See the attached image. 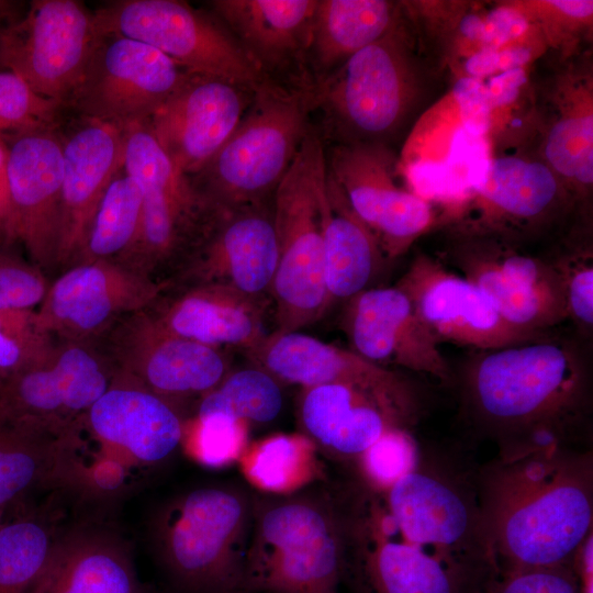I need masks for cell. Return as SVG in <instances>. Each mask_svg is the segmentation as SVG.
I'll list each match as a JSON object with an SVG mask.
<instances>
[{
    "instance_id": "1",
    "label": "cell",
    "mask_w": 593,
    "mask_h": 593,
    "mask_svg": "<svg viewBox=\"0 0 593 593\" xmlns=\"http://www.w3.org/2000/svg\"><path fill=\"white\" fill-rule=\"evenodd\" d=\"M475 473L419 447L414 467L387 488L357 478L331 489L354 593H486L499 569Z\"/></svg>"
},
{
    "instance_id": "2",
    "label": "cell",
    "mask_w": 593,
    "mask_h": 593,
    "mask_svg": "<svg viewBox=\"0 0 593 593\" xmlns=\"http://www.w3.org/2000/svg\"><path fill=\"white\" fill-rule=\"evenodd\" d=\"M475 482L499 572L575 562L591 537V451L552 445L499 452L477 469Z\"/></svg>"
},
{
    "instance_id": "3",
    "label": "cell",
    "mask_w": 593,
    "mask_h": 593,
    "mask_svg": "<svg viewBox=\"0 0 593 593\" xmlns=\"http://www.w3.org/2000/svg\"><path fill=\"white\" fill-rule=\"evenodd\" d=\"M586 396L580 356L548 337L479 351L462 377L465 407L499 452L568 445Z\"/></svg>"
},
{
    "instance_id": "4",
    "label": "cell",
    "mask_w": 593,
    "mask_h": 593,
    "mask_svg": "<svg viewBox=\"0 0 593 593\" xmlns=\"http://www.w3.org/2000/svg\"><path fill=\"white\" fill-rule=\"evenodd\" d=\"M313 110L312 81L288 86L269 77L230 138L190 178L193 186L224 211L270 201L311 131Z\"/></svg>"
},
{
    "instance_id": "5",
    "label": "cell",
    "mask_w": 593,
    "mask_h": 593,
    "mask_svg": "<svg viewBox=\"0 0 593 593\" xmlns=\"http://www.w3.org/2000/svg\"><path fill=\"white\" fill-rule=\"evenodd\" d=\"M343 545L331 489L255 493L245 593H339Z\"/></svg>"
},
{
    "instance_id": "6",
    "label": "cell",
    "mask_w": 593,
    "mask_h": 593,
    "mask_svg": "<svg viewBox=\"0 0 593 593\" xmlns=\"http://www.w3.org/2000/svg\"><path fill=\"white\" fill-rule=\"evenodd\" d=\"M255 493L208 485L168 503L153 525L159 563L182 593H245Z\"/></svg>"
},
{
    "instance_id": "7",
    "label": "cell",
    "mask_w": 593,
    "mask_h": 593,
    "mask_svg": "<svg viewBox=\"0 0 593 593\" xmlns=\"http://www.w3.org/2000/svg\"><path fill=\"white\" fill-rule=\"evenodd\" d=\"M327 161L310 131L272 195L278 262L270 291L276 332L301 331L332 305L324 278Z\"/></svg>"
},
{
    "instance_id": "8",
    "label": "cell",
    "mask_w": 593,
    "mask_h": 593,
    "mask_svg": "<svg viewBox=\"0 0 593 593\" xmlns=\"http://www.w3.org/2000/svg\"><path fill=\"white\" fill-rule=\"evenodd\" d=\"M122 169L143 200L136 239L115 261L166 288L223 211L175 168L145 122L123 130Z\"/></svg>"
},
{
    "instance_id": "9",
    "label": "cell",
    "mask_w": 593,
    "mask_h": 593,
    "mask_svg": "<svg viewBox=\"0 0 593 593\" xmlns=\"http://www.w3.org/2000/svg\"><path fill=\"white\" fill-rule=\"evenodd\" d=\"M398 22L324 78L312 81L321 109L342 144L385 145L404 127L421 93V76Z\"/></svg>"
},
{
    "instance_id": "10",
    "label": "cell",
    "mask_w": 593,
    "mask_h": 593,
    "mask_svg": "<svg viewBox=\"0 0 593 593\" xmlns=\"http://www.w3.org/2000/svg\"><path fill=\"white\" fill-rule=\"evenodd\" d=\"M93 14L99 33L145 43L188 72L223 78L254 92L269 78L215 15L184 1L115 0Z\"/></svg>"
},
{
    "instance_id": "11",
    "label": "cell",
    "mask_w": 593,
    "mask_h": 593,
    "mask_svg": "<svg viewBox=\"0 0 593 593\" xmlns=\"http://www.w3.org/2000/svg\"><path fill=\"white\" fill-rule=\"evenodd\" d=\"M113 378L96 342L56 339L43 361L0 380V421L80 440L89 410Z\"/></svg>"
},
{
    "instance_id": "12",
    "label": "cell",
    "mask_w": 593,
    "mask_h": 593,
    "mask_svg": "<svg viewBox=\"0 0 593 593\" xmlns=\"http://www.w3.org/2000/svg\"><path fill=\"white\" fill-rule=\"evenodd\" d=\"M114 374L168 401L198 402L231 371L221 348L208 346L165 328L144 310L115 323L96 342Z\"/></svg>"
},
{
    "instance_id": "13",
    "label": "cell",
    "mask_w": 593,
    "mask_h": 593,
    "mask_svg": "<svg viewBox=\"0 0 593 593\" xmlns=\"http://www.w3.org/2000/svg\"><path fill=\"white\" fill-rule=\"evenodd\" d=\"M189 74L145 43L100 33L66 108L124 130L149 120Z\"/></svg>"
},
{
    "instance_id": "14",
    "label": "cell",
    "mask_w": 593,
    "mask_h": 593,
    "mask_svg": "<svg viewBox=\"0 0 593 593\" xmlns=\"http://www.w3.org/2000/svg\"><path fill=\"white\" fill-rule=\"evenodd\" d=\"M99 36L94 14L82 2L35 0L0 31V68L66 107Z\"/></svg>"
},
{
    "instance_id": "15",
    "label": "cell",
    "mask_w": 593,
    "mask_h": 593,
    "mask_svg": "<svg viewBox=\"0 0 593 593\" xmlns=\"http://www.w3.org/2000/svg\"><path fill=\"white\" fill-rule=\"evenodd\" d=\"M164 290L115 260L79 262L49 282L36 315L56 339L97 342L121 318L150 309Z\"/></svg>"
},
{
    "instance_id": "16",
    "label": "cell",
    "mask_w": 593,
    "mask_h": 593,
    "mask_svg": "<svg viewBox=\"0 0 593 593\" xmlns=\"http://www.w3.org/2000/svg\"><path fill=\"white\" fill-rule=\"evenodd\" d=\"M396 286L438 345L488 351L548 337L508 324L479 287L426 255L413 259Z\"/></svg>"
},
{
    "instance_id": "17",
    "label": "cell",
    "mask_w": 593,
    "mask_h": 593,
    "mask_svg": "<svg viewBox=\"0 0 593 593\" xmlns=\"http://www.w3.org/2000/svg\"><path fill=\"white\" fill-rule=\"evenodd\" d=\"M421 404L414 388L389 390L331 383L302 391L299 417L302 433L339 460L356 461L385 433L412 429Z\"/></svg>"
},
{
    "instance_id": "18",
    "label": "cell",
    "mask_w": 593,
    "mask_h": 593,
    "mask_svg": "<svg viewBox=\"0 0 593 593\" xmlns=\"http://www.w3.org/2000/svg\"><path fill=\"white\" fill-rule=\"evenodd\" d=\"M277 262L271 199L223 211L167 288L211 283L271 302Z\"/></svg>"
},
{
    "instance_id": "19",
    "label": "cell",
    "mask_w": 593,
    "mask_h": 593,
    "mask_svg": "<svg viewBox=\"0 0 593 593\" xmlns=\"http://www.w3.org/2000/svg\"><path fill=\"white\" fill-rule=\"evenodd\" d=\"M59 127L3 136L9 147L12 240L46 275L56 270L59 238L63 181Z\"/></svg>"
},
{
    "instance_id": "20",
    "label": "cell",
    "mask_w": 593,
    "mask_h": 593,
    "mask_svg": "<svg viewBox=\"0 0 593 593\" xmlns=\"http://www.w3.org/2000/svg\"><path fill=\"white\" fill-rule=\"evenodd\" d=\"M327 170L387 259L405 254L433 223L430 204L395 183L393 161L384 146L340 144Z\"/></svg>"
},
{
    "instance_id": "21",
    "label": "cell",
    "mask_w": 593,
    "mask_h": 593,
    "mask_svg": "<svg viewBox=\"0 0 593 593\" xmlns=\"http://www.w3.org/2000/svg\"><path fill=\"white\" fill-rule=\"evenodd\" d=\"M449 259L458 273L479 287L515 328L546 334L568 318L553 264L483 240L462 244Z\"/></svg>"
},
{
    "instance_id": "22",
    "label": "cell",
    "mask_w": 593,
    "mask_h": 593,
    "mask_svg": "<svg viewBox=\"0 0 593 593\" xmlns=\"http://www.w3.org/2000/svg\"><path fill=\"white\" fill-rule=\"evenodd\" d=\"M254 93L223 78L190 72L146 124L175 168L191 178L230 138Z\"/></svg>"
},
{
    "instance_id": "23",
    "label": "cell",
    "mask_w": 593,
    "mask_h": 593,
    "mask_svg": "<svg viewBox=\"0 0 593 593\" xmlns=\"http://www.w3.org/2000/svg\"><path fill=\"white\" fill-rule=\"evenodd\" d=\"M342 328L350 350L380 367L402 368L448 384L452 371L439 345L399 287H371L346 302Z\"/></svg>"
},
{
    "instance_id": "24",
    "label": "cell",
    "mask_w": 593,
    "mask_h": 593,
    "mask_svg": "<svg viewBox=\"0 0 593 593\" xmlns=\"http://www.w3.org/2000/svg\"><path fill=\"white\" fill-rule=\"evenodd\" d=\"M59 133L63 144L56 270L72 266L110 181L122 167L123 130L79 118Z\"/></svg>"
},
{
    "instance_id": "25",
    "label": "cell",
    "mask_w": 593,
    "mask_h": 593,
    "mask_svg": "<svg viewBox=\"0 0 593 593\" xmlns=\"http://www.w3.org/2000/svg\"><path fill=\"white\" fill-rule=\"evenodd\" d=\"M180 411L153 392L114 374L89 410L85 428L103 447L134 465L155 466L182 445Z\"/></svg>"
},
{
    "instance_id": "26",
    "label": "cell",
    "mask_w": 593,
    "mask_h": 593,
    "mask_svg": "<svg viewBox=\"0 0 593 593\" xmlns=\"http://www.w3.org/2000/svg\"><path fill=\"white\" fill-rule=\"evenodd\" d=\"M269 305L270 301L253 299L223 286L199 283L165 289L148 310L178 336L249 353L270 334L266 327Z\"/></svg>"
},
{
    "instance_id": "27",
    "label": "cell",
    "mask_w": 593,
    "mask_h": 593,
    "mask_svg": "<svg viewBox=\"0 0 593 593\" xmlns=\"http://www.w3.org/2000/svg\"><path fill=\"white\" fill-rule=\"evenodd\" d=\"M29 593H149L127 544L98 526L57 535L51 557Z\"/></svg>"
},
{
    "instance_id": "28",
    "label": "cell",
    "mask_w": 593,
    "mask_h": 593,
    "mask_svg": "<svg viewBox=\"0 0 593 593\" xmlns=\"http://www.w3.org/2000/svg\"><path fill=\"white\" fill-rule=\"evenodd\" d=\"M247 354L279 382L298 384L302 389L331 383L389 390L413 388L400 372L300 331H273Z\"/></svg>"
},
{
    "instance_id": "29",
    "label": "cell",
    "mask_w": 593,
    "mask_h": 593,
    "mask_svg": "<svg viewBox=\"0 0 593 593\" xmlns=\"http://www.w3.org/2000/svg\"><path fill=\"white\" fill-rule=\"evenodd\" d=\"M317 0H214V15L247 55L270 71L305 59Z\"/></svg>"
},
{
    "instance_id": "30",
    "label": "cell",
    "mask_w": 593,
    "mask_h": 593,
    "mask_svg": "<svg viewBox=\"0 0 593 593\" xmlns=\"http://www.w3.org/2000/svg\"><path fill=\"white\" fill-rule=\"evenodd\" d=\"M324 278L332 304L372 287L387 259L327 170L323 199Z\"/></svg>"
},
{
    "instance_id": "31",
    "label": "cell",
    "mask_w": 593,
    "mask_h": 593,
    "mask_svg": "<svg viewBox=\"0 0 593 593\" xmlns=\"http://www.w3.org/2000/svg\"><path fill=\"white\" fill-rule=\"evenodd\" d=\"M79 444L0 421V507L37 489L77 482Z\"/></svg>"
},
{
    "instance_id": "32",
    "label": "cell",
    "mask_w": 593,
    "mask_h": 593,
    "mask_svg": "<svg viewBox=\"0 0 593 593\" xmlns=\"http://www.w3.org/2000/svg\"><path fill=\"white\" fill-rule=\"evenodd\" d=\"M396 5L385 0H317L305 58L320 80L396 23Z\"/></svg>"
},
{
    "instance_id": "33",
    "label": "cell",
    "mask_w": 593,
    "mask_h": 593,
    "mask_svg": "<svg viewBox=\"0 0 593 593\" xmlns=\"http://www.w3.org/2000/svg\"><path fill=\"white\" fill-rule=\"evenodd\" d=\"M473 197L479 199L490 221L528 225L545 220L553 211L560 186L547 165L499 157L491 158Z\"/></svg>"
},
{
    "instance_id": "34",
    "label": "cell",
    "mask_w": 593,
    "mask_h": 593,
    "mask_svg": "<svg viewBox=\"0 0 593 593\" xmlns=\"http://www.w3.org/2000/svg\"><path fill=\"white\" fill-rule=\"evenodd\" d=\"M318 451L303 433L275 434L248 444L238 463L244 478L260 493L289 495L322 480Z\"/></svg>"
},
{
    "instance_id": "35",
    "label": "cell",
    "mask_w": 593,
    "mask_h": 593,
    "mask_svg": "<svg viewBox=\"0 0 593 593\" xmlns=\"http://www.w3.org/2000/svg\"><path fill=\"white\" fill-rule=\"evenodd\" d=\"M142 200L139 186L121 167L101 198L74 265L121 259L136 239Z\"/></svg>"
},
{
    "instance_id": "36",
    "label": "cell",
    "mask_w": 593,
    "mask_h": 593,
    "mask_svg": "<svg viewBox=\"0 0 593 593\" xmlns=\"http://www.w3.org/2000/svg\"><path fill=\"white\" fill-rule=\"evenodd\" d=\"M283 404L279 381L261 367L230 371L197 405L194 415L222 413L250 424H267Z\"/></svg>"
},
{
    "instance_id": "37",
    "label": "cell",
    "mask_w": 593,
    "mask_h": 593,
    "mask_svg": "<svg viewBox=\"0 0 593 593\" xmlns=\"http://www.w3.org/2000/svg\"><path fill=\"white\" fill-rule=\"evenodd\" d=\"M57 535L38 517L0 525V593H29L43 572Z\"/></svg>"
},
{
    "instance_id": "38",
    "label": "cell",
    "mask_w": 593,
    "mask_h": 593,
    "mask_svg": "<svg viewBox=\"0 0 593 593\" xmlns=\"http://www.w3.org/2000/svg\"><path fill=\"white\" fill-rule=\"evenodd\" d=\"M249 425L222 413L194 415L184 424L182 444L188 454L208 468L238 462L248 446Z\"/></svg>"
},
{
    "instance_id": "39",
    "label": "cell",
    "mask_w": 593,
    "mask_h": 593,
    "mask_svg": "<svg viewBox=\"0 0 593 593\" xmlns=\"http://www.w3.org/2000/svg\"><path fill=\"white\" fill-rule=\"evenodd\" d=\"M66 107L36 93L19 75L0 68V135L63 124Z\"/></svg>"
},
{
    "instance_id": "40",
    "label": "cell",
    "mask_w": 593,
    "mask_h": 593,
    "mask_svg": "<svg viewBox=\"0 0 593 593\" xmlns=\"http://www.w3.org/2000/svg\"><path fill=\"white\" fill-rule=\"evenodd\" d=\"M549 168L566 179L589 187L593 180L592 112L569 115L558 121L545 143Z\"/></svg>"
},
{
    "instance_id": "41",
    "label": "cell",
    "mask_w": 593,
    "mask_h": 593,
    "mask_svg": "<svg viewBox=\"0 0 593 593\" xmlns=\"http://www.w3.org/2000/svg\"><path fill=\"white\" fill-rule=\"evenodd\" d=\"M55 343L41 327L36 309L0 310V380L43 361Z\"/></svg>"
},
{
    "instance_id": "42",
    "label": "cell",
    "mask_w": 593,
    "mask_h": 593,
    "mask_svg": "<svg viewBox=\"0 0 593 593\" xmlns=\"http://www.w3.org/2000/svg\"><path fill=\"white\" fill-rule=\"evenodd\" d=\"M418 452L419 447L410 429L390 430L355 461L358 478L371 486L387 488L414 467Z\"/></svg>"
},
{
    "instance_id": "43",
    "label": "cell",
    "mask_w": 593,
    "mask_h": 593,
    "mask_svg": "<svg viewBox=\"0 0 593 593\" xmlns=\"http://www.w3.org/2000/svg\"><path fill=\"white\" fill-rule=\"evenodd\" d=\"M403 175L409 190L428 203L461 205L473 197L465 177L444 159H413Z\"/></svg>"
},
{
    "instance_id": "44",
    "label": "cell",
    "mask_w": 593,
    "mask_h": 593,
    "mask_svg": "<svg viewBox=\"0 0 593 593\" xmlns=\"http://www.w3.org/2000/svg\"><path fill=\"white\" fill-rule=\"evenodd\" d=\"M48 284L47 275L26 257L0 247V310L37 307Z\"/></svg>"
},
{
    "instance_id": "45",
    "label": "cell",
    "mask_w": 593,
    "mask_h": 593,
    "mask_svg": "<svg viewBox=\"0 0 593 593\" xmlns=\"http://www.w3.org/2000/svg\"><path fill=\"white\" fill-rule=\"evenodd\" d=\"M486 593H582L575 562L500 571Z\"/></svg>"
},
{
    "instance_id": "46",
    "label": "cell",
    "mask_w": 593,
    "mask_h": 593,
    "mask_svg": "<svg viewBox=\"0 0 593 593\" xmlns=\"http://www.w3.org/2000/svg\"><path fill=\"white\" fill-rule=\"evenodd\" d=\"M562 286L567 317L580 329L592 331L593 265L591 254L570 256L553 264Z\"/></svg>"
},
{
    "instance_id": "47",
    "label": "cell",
    "mask_w": 593,
    "mask_h": 593,
    "mask_svg": "<svg viewBox=\"0 0 593 593\" xmlns=\"http://www.w3.org/2000/svg\"><path fill=\"white\" fill-rule=\"evenodd\" d=\"M460 125L470 134L485 136L491 125V105L484 82L462 77L454 86Z\"/></svg>"
},
{
    "instance_id": "48",
    "label": "cell",
    "mask_w": 593,
    "mask_h": 593,
    "mask_svg": "<svg viewBox=\"0 0 593 593\" xmlns=\"http://www.w3.org/2000/svg\"><path fill=\"white\" fill-rule=\"evenodd\" d=\"M483 47L503 48L510 41L523 36L528 29L527 15L515 5H500L484 18Z\"/></svg>"
},
{
    "instance_id": "49",
    "label": "cell",
    "mask_w": 593,
    "mask_h": 593,
    "mask_svg": "<svg viewBox=\"0 0 593 593\" xmlns=\"http://www.w3.org/2000/svg\"><path fill=\"white\" fill-rule=\"evenodd\" d=\"M526 81L527 75L524 68L508 69L492 76L489 82L484 83L491 109L514 102Z\"/></svg>"
},
{
    "instance_id": "50",
    "label": "cell",
    "mask_w": 593,
    "mask_h": 593,
    "mask_svg": "<svg viewBox=\"0 0 593 593\" xmlns=\"http://www.w3.org/2000/svg\"><path fill=\"white\" fill-rule=\"evenodd\" d=\"M499 49L492 47H482L465 63L467 77L482 80L484 77L495 75L499 71Z\"/></svg>"
},
{
    "instance_id": "51",
    "label": "cell",
    "mask_w": 593,
    "mask_h": 593,
    "mask_svg": "<svg viewBox=\"0 0 593 593\" xmlns=\"http://www.w3.org/2000/svg\"><path fill=\"white\" fill-rule=\"evenodd\" d=\"M9 147L5 138L0 135V219L7 230L9 240L14 243L11 236V206L8 180Z\"/></svg>"
},
{
    "instance_id": "52",
    "label": "cell",
    "mask_w": 593,
    "mask_h": 593,
    "mask_svg": "<svg viewBox=\"0 0 593 593\" xmlns=\"http://www.w3.org/2000/svg\"><path fill=\"white\" fill-rule=\"evenodd\" d=\"M499 71H505L514 68H523L532 58L529 48L525 46H508L499 49Z\"/></svg>"
},
{
    "instance_id": "53",
    "label": "cell",
    "mask_w": 593,
    "mask_h": 593,
    "mask_svg": "<svg viewBox=\"0 0 593 593\" xmlns=\"http://www.w3.org/2000/svg\"><path fill=\"white\" fill-rule=\"evenodd\" d=\"M459 30L466 38L484 45L485 27L483 16L473 13L467 14L460 21Z\"/></svg>"
},
{
    "instance_id": "54",
    "label": "cell",
    "mask_w": 593,
    "mask_h": 593,
    "mask_svg": "<svg viewBox=\"0 0 593 593\" xmlns=\"http://www.w3.org/2000/svg\"><path fill=\"white\" fill-rule=\"evenodd\" d=\"M14 2L0 0V31L12 19Z\"/></svg>"
},
{
    "instance_id": "55",
    "label": "cell",
    "mask_w": 593,
    "mask_h": 593,
    "mask_svg": "<svg viewBox=\"0 0 593 593\" xmlns=\"http://www.w3.org/2000/svg\"><path fill=\"white\" fill-rule=\"evenodd\" d=\"M0 247L1 248H13V246L11 245V243L9 240L7 230H5L1 219H0Z\"/></svg>"
},
{
    "instance_id": "56",
    "label": "cell",
    "mask_w": 593,
    "mask_h": 593,
    "mask_svg": "<svg viewBox=\"0 0 593 593\" xmlns=\"http://www.w3.org/2000/svg\"><path fill=\"white\" fill-rule=\"evenodd\" d=\"M593 592V580L584 579L582 580V593H592Z\"/></svg>"
},
{
    "instance_id": "57",
    "label": "cell",
    "mask_w": 593,
    "mask_h": 593,
    "mask_svg": "<svg viewBox=\"0 0 593 593\" xmlns=\"http://www.w3.org/2000/svg\"><path fill=\"white\" fill-rule=\"evenodd\" d=\"M2 515H3V508L0 507V525L3 523L2 522Z\"/></svg>"
}]
</instances>
